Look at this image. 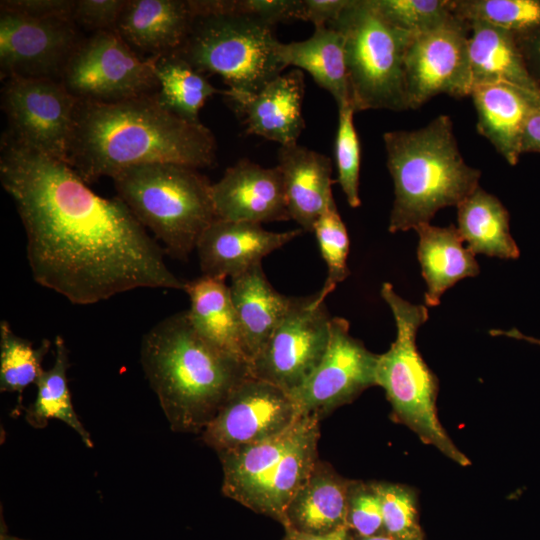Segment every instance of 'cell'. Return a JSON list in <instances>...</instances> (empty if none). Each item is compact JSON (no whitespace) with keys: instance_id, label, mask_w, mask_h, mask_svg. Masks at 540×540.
Masks as SVG:
<instances>
[{"instance_id":"obj_1","label":"cell","mask_w":540,"mask_h":540,"mask_svg":"<svg viewBox=\"0 0 540 540\" xmlns=\"http://www.w3.org/2000/svg\"><path fill=\"white\" fill-rule=\"evenodd\" d=\"M0 181L26 233L34 280L75 305L138 288L184 290L163 252L118 197L104 198L66 162L6 132Z\"/></svg>"},{"instance_id":"obj_2","label":"cell","mask_w":540,"mask_h":540,"mask_svg":"<svg viewBox=\"0 0 540 540\" xmlns=\"http://www.w3.org/2000/svg\"><path fill=\"white\" fill-rule=\"evenodd\" d=\"M210 129L165 108L157 92L117 102L79 101L66 163L85 182L141 165L212 166Z\"/></svg>"},{"instance_id":"obj_3","label":"cell","mask_w":540,"mask_h":540,"mask_svg":"<svg viewBox=\"0 0 540 540\" xmlns=\"http://www.w3.org/2000/svg\"><path fill=\"white\" fill-rule=\"evenodd\" d=\"M140 361L173 431L202 432L249 364L201 337L187 312L169 316L143 337Z\"/></svg>"},{"instance_id":"obj_4","label":"cell","mask_w":540,"mask_h":540,"mask_svg":"<svg viewBox=\"0 0 540 540\" xmlns=\"http://www.w3.org/2000/svg\"><path fill=\"white\" fill-rule=\"evenodd\" d=\"M383 140L395 194L391 233L430 223L438 210L457 207L479 186L481 172L464 161L448 115L416 130L386 132Z\"/></svg>"},{"instance_id":"obj_5","label":"cell","mask_w":540,"mask_h":540,"mask_svg":"<svg viewBox=\"0 0 540 540\" xmlns=\"http://www.w3.org/2000/svg\"><path fill=\"white\" fill-rule=\"evenodd\" d=\"M112 179L117 197L175 258L187 259L218 219L212 184L195 168L147 164L125 169Z\"/></svg>"},{"instance_id":"obj_6","label":"cell","mask_w":540,"mask_h":540,"mask_svg":"<svg viewBox=\"0 0 540 540\" xmlns=\"http://www.w3.org/2000/svg\"><path fill=\"white\" fill-rule=\"evenodd\" d=\"M381 296L392 311L397 334L389 350L379 355L377 385L385 390L397 421L455 463L469 465L470 460L440 423L436 409L438 380L417 349L416 335L428 319L427 308L403 299L387 282L382 284Z\"/></svg>"},{"instance_id":"obj_7","label":"cell","mask_w":540,"mask_h":540,"mask_svg":"<svg viewBox=\"0 0 540 540\" xmlns=\"http://www.w3.org/2000/svg\"><path fill=\"white\" fill-rule=\"evenodd\" d=\"M328 27L344 39L350 99L355 111L409 109L405 55L414 34L390 23L374 0H349Z\"/></svg>"},{"instance_id":"obj_8","label":"cell","mask_w":540,"mask_h":540,"mask_svg":"<svg viewBox=\"0 0 540 540\" xmlns=\"http://www.w3.org/2000/svg\"><path fill=\"white\" fill-rule=\"evenodd\" d=\"M272 28L241 14L199 16L174 53L203 74L219 75L231 93L252 95L286 68L276 54Z\"/></svg>"},{"instance_id":"obj_9","label":"cell","mask_w":540,"mask_h":540,"mask_svg":"<svg viewBox=\"0 0 540 540\" xmlns=\"http://www.w3.org/2000/svg\"><path fill=\"white\" fill-rule=\"evenodd\" d=\"M334 289L324 283L313 295L292 297L284 318L251 361L249 370L252 376L290 395L306 383L329 344L332 317L325 299Z\"/></svg>"},{"instance_id":"obj_10","label":"cell","mask_w":540,"mask_h":540,"mask_svg":"<svg viewBox=\"0 0 540 540\" xmlns=\"http://www.w3.org/2000/svg\"><path fill=\"white\" fill-rule=\"evenodd\" d=\"M155 58H141L116 30L84 38L60 81L79 101L117 102L158 91Z\"/></svg>"},{"instance_id":"obj_11","label":"cell","mask_w":540,"mask_h":540,"mask_svg":"<svg viewBox=\"0 0 540 540\" xmlns=\"http://www.w3.org/2000/svg\"><path fill=\"white\" fill-rule=\"evenodd\" d=\"M79 100L60 80L4 79L1 107L8 133L20 143L66 162Z\"/></svg>"},{"instance_id":"obj_12","label":"cell","mask_w":540,"mask_h":540,"mask_svg":"<svg viewBox=\"0 0 540 540\" xmlns=\"http://www.w3.org/2000/svg\"><path fill=\"white\" fill-rule=\"evenodd\" d=\"M301 416L290 394L249 375L231 391L202 439L218 453L278 436Z\"/></svg>"},{"instance_id":"obj_13","label":"cell","mask_w":540,"mask_h":540,"mask_svg":"<svg viewBox=\"0 0 540 540\" xmlns=\"http://www.w3.org/2000/svg\"><path fill=\"white\" fill-rule=\"evenodd\" d=\"M470 25L457 17L436 29L415 34L405 55V87L409 109L439 94L470 96L473 84L468 38Z\"/></svg>"},{"instance_id":"obj_14","label":"cell","mask_w":540,"mask_h":540,"mask_svg":"<svg viewBox=\"0 0 540 540\" xmlns=\"http://www.w3.org/2000/svg\"><path fill=\"white\" fill-rule=\"evenodd\" d=\"M378 358L379 355L351 336L346 319L332 317L323 359L306 383L291 395L301 415L320 419L377 385Z\"/></svg>"},{"instance_id":"obj_15","label":"cell","mask_w":540,"mask_h":540,"mask_svg":"<svg viewBox=\"0 0 540 540\" xmlns=\"http://www.w3.org/2000/svg\"><path fill=\"white\" fill-rule=\"evenodd\" d=\"M84 38L67 19H41L0 10V71L8 77L60 80Z\"/></svg>"},{"instance_id":"obj_16","label":"cell","mask_w":540,"mask_h":540,"mask_svg":"<svg viewBox=\"0 0 540 540\" xmlns=\"http://www.w3.org/2000/svg\"><path fill=\"white\" fill-rule=\"evenodd\" d=\"M218 219L267 223L290 220L278 166L264 168L241 159L212 184Z\"/></svg>"},{"instance_id":"obj_17","label":"cell","mask_w":540,"mask_h":540,"mask_svg":"<svg viewBox=\"0 0 540 540\" xmlns=\"http://www.w3.org/2000/svg\"><path fill=\"white\" fill-rule=\"evenodd\" d=\"M302 233V229L272 232L258 223L216 219L196 245L202 273L233 278Z\"/></svg>"},{"instance_id":"obj_18","label":"cell","mask_w":540,"mask_h":540,"mask_svg":"<svg viewBox=\"0 0 540 540\" xmlns=\"http://www.w3.org/2000/svg\"><path fill=\"white\" fill-rule=\"evenodd\" d=\"M304 76L300 69L281 74L252 95L223 90L239 115L244 116L246 133L261 136L280 146L297 143L305 128L302 115Z\"/></svg>"},{"instance_id":"obj_19","label":"cell","mask_w":540,"mask_h":540,"mask_svg":"<svg viewBox=\"0 0 540 540\" xmlns=\"http://www.w3.org/2000/svg\"><path fill=\"white\" fill-rule=\"evenodd\" d=\"M315 415H302L289 429L268 440L218 452L223 470L222 493L252 509L286 453Z\"/></svg>"},{"instance_id":"obj_20","label":"cell","mask_w":540,"mask_h":540,"mask_svg":"<svg viewBox=\"0 0 540 540\" xmlns=\"http://www.w3.org/2000/svg\"><path fill=\"white\" fill-rule=\"evenodd\" d=\"M281 171L290 219L303 231L313 232L319 217L336 206L329 157L297 143L280 146Z\"/></svg>"},{"instance_id":"obj_21","label":"cell","mask_w":540,"mask_h":540,"mask_svg":"<svg viewBox=\"0 0 540 540\" xmlns=\"http://www.w3.org/2000/svg\"><path fill=\"white\" fill-rule=\"evenodd\" d=\"M189 1L127 0L116 31L150 57L176 52L194 22Z\"/></svg>"},{"instance_id":"obj_22","label":"cell","mask_w":540,"mask_h":540,"mask_svg":"<svg viewBox=\"0 0 540 540\" xmlns=\"http://www.w3.org/2000/svg\"><path fill=\"white\" fill-rule=\"evenodd\" d=\"M351 482L329 464L317 460L310 476L288 504L282 525L311 535L347 527Z\"/></svg>"},{"instance_id":"obj_23","label":"cell","mask_w":540,"mask_h":540,"mask_svg":"<svg viewBox=\"0 0 540 540\" xmlns=\"http://www.w3.org/2000/svg\"><path fill=\"white\" fill-rule=\"evenodd\" d=\"M470 96L477 113L478 132L509 164H516L526 119L533 108L540 106V101L502 83L475 84Z\"/></svg>"},{"instance_id":"obj_24","label":"cell","mask_w":540,"mask_h":540,"mask_svg":"<svg viewBox=\"0 0 540 540\" xmlns=\"http://www.w3.org/2000/svg\"><path fill=\"white\" fill-rule=\"evenodd\" d=\"M229 286L250 365L284 318L292 297L273 288L261 263L231 278Z\"/></svg>"},{"instance_id":"obj_25","label":"cell","mask_w":540,"mask_h":540,"mask_svg":"<svg viewBox=\"0 0 540 540\" xmlns=\"http://www.w3.org/2000/svg\"><path fill=\"white\" fill-rule=\"evenodd\" d=\"M468 53L472 84L502 83L540 101V87L518 49L516 37L480 22H470Z\"/></svg>"},{"instance_id":"obj_26","label":"cell","mask_w":540,"mask_h":540,"mask_svg":"<svg viewBox=\"0 0 540 540\" xmlns=\"http://www.w3.org/2000/svg\"><path fill=\"white\" fill-rule=\"evenodd\" d=\"M184 291L190 299L186 312L194 330L221 351L249 364L225 279L203 275L186 282Z\"/></svg>"},{"instance_id":"obj_27","label":"cell","mask_w":540,"mask_h":540,"mask_svg":"<svg viewBox=\"0 0 540 540\" xmlns=\"http://www.w3.org/2000/svg\"><path fill=\"white\" fill-rule=\"evenodd\" d=\"M419 235L417 249L422 276L427 285L425 303L436 306L443 293L459 280L478 275L474 254L463 246L457 227H437L430 223L414 229Z\"/></svg>"},{"instance_id":"obj_28","label":"cell","mask_w":540,"mask_h":540,"mask_svg":"<svg viewBox=\"0 0 540 540\" xmlns=\"http://www.w3.org/2000/svg\"><path fill=\"white\" fill-rule=\"evenodd\" d=\"M276 54L285 67L307 71L320 87L332 95L338 108L351 103L344 39L336 29L317 26L306 40L278 41Z\"/></svg>"},{"instance_id":"obj_29","label":"cell","mask_w":540,"mask_h":540,"mask_svg":"<svg viewBox=\"0 0 540 540\" xmlns=\"http://www.w3.org/2000/svg\"><path fill=\"white\" fill-rule=\"evenodd\" d=\"M457 230L475 254L516 259L519 248L509 230V214L499 199L478 186L457 205Z\"/></svg>"},{"instance_id":"obj_30","label":"cell","mask_w":540,"mask_h":540,"mask_svg":"<svg viewBox=\"0 0 540 540\" xmlns=\"http://www.w3.org/2000/svg\"><path fill=\"white\" fill-rule=\"evenodd\" d=\"M54 351L52 367L44 370L35 383L36 398L26 409L25 419L36 429L46 427L50 419L60 420L71 427L88 448H92L93 441L73 408L67 378L69 350L60 335L54 340Z\"/></svg>"},{"instance_id":"obj_31","label":"cell","mask_w":540,"mask_h":540,"mask_svg":"<svg viewBox=\"0 0 540 540\" xmlns=\"http://www.w3.org/2000/svg\"><path fill=\"white\" fill-rule=\"evenodd\" d=\"M155 74L161 104L190 122H200L198 115L207 99L222 93L203 73L174 52L156 56Z\"/></svg>"},{"instance_id":"obj_32","label":"cell","mask_w":540,"mask_h":540,"mask_svg":"<svg viewBox=\"0 0 540 540\" xmlns=\"http://www.w3.org/2000/svg\"><path fill=\"white\" fill-rule=\"evenodd\" d=\"M51 347L44 339L35 348L33 344L14 333L10 324L0 323V390L21 394L35 384L43 373L42 362Z\"/></svg>"},{"instance_id":"obj_33","label":"cell","mask_w":540,"mask_h":540,"mask_svg":"<svg viewBox=\"0 0 540 540\" xmlns=\"http://www.w3.org/2000/svg\"><path fill=\"white\" fill-rule=\"evenodd\" d=\"M454 12L468 23L488 24L514 36L540 27L537 0H454Z\"/></svg>"},{"instance_id":"obj_34","label":"cell","mask_w":540,"mask_h":540,"mask_svg":"<svg viewBox=\"0 0 540 540\" xmlns=\"http://www.w3.org/2000/svg\"><path fill=\"white\" fill-rule=\"evenodd\" d=\"M385 534L394 540H424L415 490L407 485L375 482Z\"/></svg>"},{"instance_id":"obj_35","label":"cell","mask_w":540,"mask_h":540,"mask_svg":"<svg viewBox=\"0 0 540 540\" xmlns=\"http://www.w3.org/2000/svg\"><path fill=\"white\" fill-rule=\"evenodd\" d=\"M374 1L390 23L414 35L441 27L458 17L454 0Z\"/></svg>"},{"instance_id":"obj_36","label":"cell","mask_w":540,"mask_h":540,"mask_svg":"<svg viewBox=\"0 0 540 540\" xmlns=\"http://www.w3.org/2000/svg\"><path fill=\"white\" fill-rule=\"evenodd\" d=\"M338 128L335 138V160L338 183L352 208L360 206V142L354 127L353 115L356 112L351 103L338 108Z\"/></svg>"},{"instance_id":"obj_37","label":"cell","mask_w":540,"mask_h":540,"mask_svg":"<svg viewBox=\"0 0 540 540\" xmlns=\"http://www.w3.org/2000/svg\"><path fill=\"white\" fill-rule=\"evenodd\" d=\"M313 232L319 245L320 253L328 268L326 284L336 287L350 274L347 266L349 237L346 226L337 207L325 211L314 225Z\"/></svg>"},{"instance_id":"obj_38","label":"cell","mask_w":540,"mask_h":540,"mask_svg":"<svg viewBox=\"0 0 540 540\" xmlns=\"http://www.w3.org/2000/svg\"><path fill=\"white\" fill-rule=\"evenodd\" d=\"M347 527L360 537L385 534L381 500L375 482L352 480L348 496Z\"/></svg>"},{"instance_id":"obj_39","label":"cell","mask_w":540,"mask_h":540,"mask_svg":"<svg viewBox=\"0 0 540 540\" xmlns=\"http://www.w3.org/2000/svg\"><path fill=\"white\" fill-rule=\"evenodd\" d=\"M300 0H210L211 14H241L274 27L278 22L297 19Z\"/></svg>"},{"instance_id":"obj_40","label":"cell","mask_w":540,"mask_h":540,"mask_svg":"<svg viewBox=\"0 0 540 540\" xmlns=\"http://www.w3.org/2000/svg\"><path fill=\"white\" fill-rule=\"evenodd\" d=\"M127 0H75L72 21L93 33L115 30Z\"/></svg>"},{"instance_id":"obj_41","label":"cell","mask_w":540,"mask_h":540,"mask_svg":"<svg viewBox=\"0 0 540 540\" xmlns=\"http://www.w3.org/2000/svg\"><path fill=\"white\" fill-rule=\"evenodd\" d=\"M75 0H4L1 10L41 19L72 20Z\"/></svg>"},{"instance_id":"obj_42","label":"cell","mask_w":540,"mask_h":540,"mask_svg":"<svg viewBox=\"0 0 540 540\" xmlns=\"http://www.w3.org/2000/svg\"><path fill=\"white\" fill-rule=\"evenodd\" d=\"M349 0H300L297 19L309 21L314 27L335 22Z\"/></svg>"},{"instance_id":"obj_43","label":"cell","mask_w":540,"mask_h":540,"mask_svg":"<svg viewBox=\"0 0 540 540\" xmlns=\"http://www.w3.org/2000/svg\"><path fill=\"white\" fill-rule=\"evenodd\" d=\"M540 151V106L529 113L521 137V152Z\"/></svg>"},{"instance_id":"obj_44","label":"cell","mask_w":540,"mask_h":540,"mask_svg":"<svg viewBox=\"0 0 540 540\" xmlns=\"http://www.w3.org/2000/svg\"><path fill=\"white\" fill-rule=\"evenodd\" d=\"M283 540H354V534L348 527H343L323 535H311L292 529H285Z\"/></svg>"},{"instance_id":"obj_45","label":"cell","mask_w":540,"mask_h":540,"mask_svg":"<svg viewBox=\"0 0 540 540\" xmlns=\"http://www.w3.org/2000/svg\"><path fill=\"white\" fill-rule=\"evenodd\" d=\"M490 334H492V335H502V336L504 335V336H508V337H512V338H516V339H522V340L528 341L530 343L540 345V339L533 338V337H530V336H526V335H524L523 333H521L520 331H518L515 328H513L511 330H508V331L491 330Z\"/></svg>"},{"instance_id":"obj_46","label":"cell","mask_w":540,"mask_h":540,"mask_svg":"<svg viewBox=\"0 0 540 540\" xmlns=\"http://www.w3.org/2000/svg\"><path fill=\"white\" fill-rule=\"evenodd\" d=\"M354 540H394V539L386 534H382V535L372 536V537H360V536L354 535Z\"/></svg>"},{"instance_id":"obj_47","label":"cell","mask_w":540,"mask_h":540,"mask_svg":"<svg viewBox=\"0 0 540 540\" xmlns=\"http://www.w3.org/2000/svg\"><path fill=\"white\" fill-rule=\"evenodd\" d=\"M538 30H539L538 37L534 41V52H535L536 60L540 69V27L538 28Z\"/></svg>"},{"instance_id":"obj_48","label":"cell","mask_w":540,"mask_h":540,"mask_svg":"<svg viewBox=\"0 0 540 540\" xmlns=\"http://www.w3.org/2000/svg\"><path fill=\"white\" fill-rule=\"evenodd\" d=\"M2 522V521H1ZM0 540H24L15 536H10L6 533V529L3 527V522L1 525V534H0Z\"/></svg>"}]
</instances>
